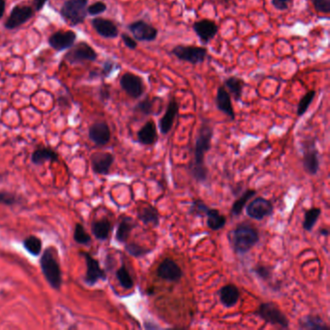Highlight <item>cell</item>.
Here are the masks:
<instances>
[{
	"label": "cell",
	"instance_id": "1",
	"mask_svg": "<svg viewBox=\"0 0 330 330\" xmlns=\"http://www.w3.org/2000/svg\"><path fill=\"white\" fill-rule=\"evenodd\" d=\"M213 127L207 121H204L201 125L195 141L194 148V161L190 165V172L197 182L205 183L208 177L205 156L211 148V141L213 138Z\"/></svg>",
	"mask_w": 330,
	"mask_h": 330
},
{
	"label": "cell",
	"instance_id": "2",
	"mask_svg": "<svg viewBox=\"0 0 330 330\" xmlns=\"http://www.w3.org/2000/svg\"><path fill=\"white\" fill-rule=\"evenodd\" d=\"M259 241V232L247 224H240L233 232L232 243L236 254L245 255Z\"/></svg>",
	"mask_w": 330,
	"mask_h": 330
},
{
	"label": "cell",
	"instance_id": "3",
	"mask_svg": "<svg viewBox=\"0 0 330 330\" xmlns=\"http://www.w3.org/2000/svg\"><path fill=\"white\" fill-rule=\"evenodd\" d=\"M40 264L42 272L48 284L53 289H60L62 284L61 270L52 248H47L45 250L42 255Z\"/></svg>",
	"mask_w": 330,
	"mask_h": 330
},
{
	"label": "cell",
	"instance_id": "4",
	"mask_svg": "<svg viewBox=\"0 0 330 330\" xmlns=\"http://www.w3.org/2000/svg\"><path fill=\"white\" fill-rule=\"evenodd\" d=\"M87 3L88 0H66L61 7L60 14L71 25L81 24L87 16Z\"/></svg>",
	"mask_w": 330,
	"mask_h": 330
},
{
	"label": "cell",
	"instance_id": "5",
	"mask_svg": "<svg viewBox=\"0 0 330 330\" xmlns=\"http://www.w3.org/2000/svg\"><path fill=\"white\" fill-rule=\"evenodd\" d=\"M257 315L266 324L277 326L282 329H289V321L287 316L273 302L261 303L259 306Z\"/></svg>",
	"mask_w": 330,
	"mask_h": 330
},
{
	"label": "cell",
	"instance_id": "6",
	"mask_svg": "<svg viewBox=\"0 0 330 330\" xmlns=\"http://www.w3.org/2000/svg\"><path fill=\"white\" fill-rule=\"evenodd\" d=\"M171 53L181 61L188 62L193 65H198L205 62L208 51L207 47H203L178 45L171 49Z\"/></svg>",
	"mask_w": 330,
	"mask_h": 330
},
{
	"label": "cell",
	"instance_id": "7",
	"mask_svg": "<svg viewBox=\"0 0 330 330\" xmlns=\"http://www.w3.org/2000/svg\"><path fill=\"white\" fill-rule=\"evenodd\" d=\"M303 167L310 175H316L320 169V155L315 140L303 144Z\"/></svg>",
	"mask_w": 330,
	"mask_h": 330
},
{
	"label": "cell",
	"instance_id": "8",
	"mask_svg": "<svg viewBox=\"0 0 330 330\" xmlns=\"http://www.w3.org/2000/svg\"><path fill=\"white\" fill-rule=\"evenodd\" d=\"M97 56V52L88 44L81 42L70 47V50L65 55V59L71 64H77L85 61H95Z\"/></svg>",
	"mask_w": 330,
	"mask_h": 330
},
{
	"label": "cell",
	"instance_id": "9",
	"mask_svg": "<svg viewBox=\"0 0 330 330\" xmlns=\"http://www.w3.org/2000/svg\"><path fill=\"white\" fill-rule=\"evenodd\" d=\"M129 31L135 40L139 42L154 41L158 36V29L145 21H136L128 25Z\"/></svg>",
	"mask_w": 330,
	"mask_h": 330
},
{
	"label": "cell",
	"instance_id": "10",
	"mask_svg": "<svg viewBox=\"0 0 330 330\" xmlns=\"http://www.w3.org/2000/svg\"><path fill=\"white\" fill-rule=\"evenodd\" d=\"M34 15V11L29 6H20L17 5L11 11L9 18L5 23V27L7 29H15L21 25L27 23Z\"/></svg>",
	"mask_w": 330,
	"mask_h": 330
},
{
	"label": "cell",
	"instance_id": "11",
	"mask_svg": "<svg viewBox=\"0 0 330 330\" xmlns=\"http://www.w3.org/2000/svg\"><path fill=\"white\" fill-rule=\"evenodd\" d=\"M120 86L131 98L138 99L144 93V83L141 77L132 74L125 73L120 79Z\"/></svg>",
	"mask_w": 330,
	"mask_h": 330
},
{
	"label": "cell",
	"instance_id": "12",
	"mask_svg": "<svg viewBox=\"0 0 330 330\" xmlns=\"http://www.w3.org/2000/svg\"><path fill=\"white\" fill-rule=\"evenodd\" d=\"M272 212L273 206L271 202L261 197L256 198L246 207L248 216L257 221H261L265 217L270 216Z\"/></svg>",
	"mask_w": 330,
	"mask_h": 330
},
{
	"label": "cell",
	"instance_id": "13",
	"mask_svg": "<svg viewBox=\"0 0 330 330\" xmlns=\"http://www.w3.org/2000/svg\"><path fill=\"white\" fill-rule=\"evenodd\" d=\"M157 276L167 282H178L183 276L180 266L171 259H165L158 266L156 270Z\"/></svg>",
	"mask_w": 330,
	"mask_h": 330
},
{
	"label": "cell",
	"instance_id": "14",
	"mask_svg": "<svg viewBox=\"0 0 330 330\" xmlns=\"http://www.w3.org/2000/svg\"><path fill=\"white\" fill-rule=\"evenodd\" d=\"M82 256L85 259L86 262V275L85 282L89 286L95 285L99 280H107L106 272L100 267L98 260L91 257L88 253L82 252Z\"/></svg>",
	"mask_w": 330,
	"mask_h": 330
},
{
	"label": "cell",
	"instance_id": "15",
	"mask_svg": "<svg viewBox=\"0 0 330 330\" xmlns=\"http://www.w3.org/2000/svg\"><path fill=\"white\" fill-rule=\"evenodd\" d=\"M218 25L213 21L207 19L197 21L193 24V30L205 45L214 39L218 33Z\"/></svg>",
	"mask_w": 330,
	"mask_h": 330
},
{
	"label": "cell",
	"instance_id": "16",
	"mask_svg": "<svg viewBox=\"0 0 330 330\" xmlns=\"http://www.w3.org/2000/svg\"><path fill=\"white\" fill-rule=\"evenodd\" d=\"M76 39L77 35L74 31H57L48 38V44L55 50L61 51L69 49L75 44Z\"/></svg>",
	"mask_w": 330,
	"mask_h": 330
},
{
	"label": "cell",
	"instance_id": "17",
	"mask_svg": "<svg viewBox=\"0 0 330 330\" xmlns=\"http://www.w3.org/2000/svg\"><path fill=\"white\" fill-rule=\"evenodd\" d=\"M179 112V105L175 98H171L167 104L165 115L159 121L160 132L163 135H167L174 123V120Z\"/></svg>",
	"mask_w": 330,
	"mask_h": 330
},
{
	"label": "cell",
	"instance_id": "18",
	"mask_svg": "<svg viewBox=\"0 0 330 330\" xmlns=\"http://www.w3.org/2000/svg\"><path fill=\"white\" fill-rule=\"evenodd\" d=\"M216 106L220 112L228 116L232 120L236 119V114L233 107L231 94L228 92V90L225 88L224 85L219 86L217 89Z\"/></svg>",
	"mask_w": 330,
	"mask_h": 330
},
{
	"label": "cell",
	"instance_id": "19",
	"mask_svg": "<svg viewBox=\"0 0 330 330\" xmlns=\"http://www.w3.org/2000/svg\"><path fill=\"white\" fill-rule=\"evenodd\" d=\"M93 28L96 32L106 39H114L117 38L119 34L118 26L110 20L96 18L91 22Z\"/></svg>",
	"mask_w": 330,
	"mask_h": 330
},
{
	"label": "cell",
	"instance_id": "20",
	"mask_svg": "<svg viewBox=\"0 0 330 330\" xmlns=\"http://www.w3.org/2000/svg\"><path fill=\"white\" fill-rule=\"evenodd\" d=\"M115 157L109 152H98L91 158V164L94 172L97 174L106 175L110 172L112 165L114 164Z\"/></svg>",
	"mask_w": 330,
	"mask_h": 330
},
{
	"label": "cell",
	"instance_id": "21",
	"mask_svg": "<svg viewBox=\"0 0 330 330\" xmlns=\"http://www.w3.org/2000/svg\"><path fill=\"white\" fill-rule=\"evenodd\" d=\"M89 138L97 145L103 146L111 140V130L106 122L94 123L89 129Z\"/></svg>",
	"mask_w": 330,
	"mask_h": 330
},
{
	"label": "cell",
	"instance_id": "22",
	"mask_svg": "<svg viewBox=\"0 0 330 330\" xmlns=\"http://www.w3.org/2000/svg\"><path fill=\"white\" fill-rule=\"evenodd\" d=\"M220 302L226 308H232L236 306L240 297V291L238 288L233 284H228L222 287L218 291Z\"/></svg>",
	"mask_w": 330,
	"mask_h": 330
},
{
	"label": "cell",
	"instance_id": "23",
	"mask_svg": "<svg viewBox=\"0 0 330 330\" xmlns=\"http://www.w3.org/2000/svg\"><path fill=\"white\" fill-rule=\"evenodd\" d=\"M138 141L143 145H152L158 140L157 127L153 120H148L137 134Z\"/></svg>",
	"mask_w": 330,
	"mask_h": 330
},
{
	"label": "cell",
	"instance_id": "24",
	"mask_svg": "<svg viewBox=\"0 0 330 330\" xmlns=\"http://www.w3.org/2000/svg\"><path fill=\"white\" fill-rule=\"evenodd\" d=\"M138 218L145 225H152L158 227L160 224V215L156 207L150 205L141 207L138 210Z\"/></svg>",
	"mask_w": 330,
	"mask_h": 330
},
{
	"label": "cell",
	"instance_id": "25",
	"mask_svg": "<svg viewBox=\"0 0 330 330\" xmlns=\"http://www.w3.org/2000/svg\"><path fill=\"white\" fill-rule=\"evenodd\" d=\"M299 329L307 330H329L330 327L318 315H308L299 321Z\"/></svg>",
	"mask_w": 330,
	"mask_h": 330
},
{
	"label": "cell",
	"instance_id": "26",
	"mask_svg": "<svg viewBox=\"0 0 330 330\" xmlns=\"http://www.w3.org/2000/svg\"><path fill=\"white\" fill-rule=\"evenodd\" d=\"M136 227H137V223L131 217H127V216L123 217L118 227V231L116 235L117 240L120 243H126L130 236V234Z\"/></svg>",
	"mask_w": 330,
	"mask_h": 330
},
{
	"label": "cell",
	"instance_id": "27",
	"mask_svg": "<svg viewBox=\"0 0 330 330\" xmlns=\"http://www.w3.org/2000/svg\"><path fill=\"white\" fill-rule=\"evenodd\" d=\"M245 82L238 77H229L225 80L224 86L228 92L235 98L236 101H240Z\"/></svg>",
	"mask_w": 330,
	"mask_h": 330
},
{
	"label": "cell",
	"instance_id": "28",
	"mask_svg": "<svg viewBox=\"0 0 330 330\" xmlns=\"http://www.w3.org/2000/svg\"><path fill=\"white\" fill-rule=\"evenodd\" d=\"M206 216L207 217V227L211 231L216 232L222 230L226 226L227 218L223 214H221L218 209L209 208Z\"/></svg>",
	"mask_w": 330,
	"mask_h": 330
},
{
	"label": "cell",
	"instance_id": "29",
	"mask_svg": "<svg viewBox=\"0 0 330 330\" xmlns=\"http://www.w3.org/2000/svg\"><path fill=\"white\" fill-rule=\"evenodd\" d=\"M31 161L35 165H42L47 161L56 162L58 161V155L54 150L50 148L41 147L33 152L31 156Z\"/></svg>",
	"mask_w": 330,
	"mask_h": 330
},
{
	"label": "cell",
	"instance_id": "30",
	"mask_svg": "<svg viewBox=\"0 0 330 330\" xmlns=\"http://www.w3.org/2000/svg\"><path fill=\"white\" fill-rule=\"evenodd\" d=\"M91 230H92L94 236L97 239L106 240L110 236V233L112 230V224L108 219L104 218V219L93 222L91 226Z\"/></svg>",
	"mask_w": 330,
	"mask_h": 330
},
{
	"label": "cell",
	"instance_id": "31",
	"mask_svg": "<svg viewBox=\"0 0 330 330\" xmlns=\"http://www.w3.org/2000/svg\"><path fill=\"white\" fill-rule=\"evenodd\" d=\"M257 194L256 190L254 189H247L233 205L232 207V214L235 216H239L242 212V210L244 209V207H246L248 202L250 201V199H252L255 195Z\"/></svg>",
	"mask_w": 330,
	"mask_h": 330
},
{
	"label": "cell",
	"instance_id": "32",
	"mask_svg": "<svg viewBox=\"0 0 330 330\" xmlns=\"http://www.w3.org/2000/svg\"><path fill=\"white\" fill-rule=\"evenodd\" d=\"M322 214V209L318 207H313L307 210L304 214L303 220V229L307 232H311L315 227L316 223L318 222L320 216Z\"/></svg>",
	"mask_w": 330,
	"mask_h": 330
},
{
	"label": "cell",
	"instance_id": "33",
	"mask_svg": "<svg viewBox=\"0 0 330 330\" xmlns=\"http://www.w3.org/2000/svg\"><path fill=\"white\" fill-rule=\"evenodd\" d=\"M316 97V91L315 90H310L304 94V96L300 99L298 105H297V116L302 117L305 115V113L308 111L310 108L313 100Z\"/></svg>",
	"mask_w": 330,
	"mask_h": 330
},
{
	"label": "cell",
	"instance_id": "34",
	"mask_svg": "<svg viewBox=\"0 0 330 330\" xmlns=\"http://www.w3.org/2000/svg\"><path fill=\"white\" fill-rule=\"evenodd\" d=\"M117 278L121 285V287L125 289H131L134 287V280L131 277L128 269L126 268L125 264H122L118 270L117 271Z\"/></svg>",
	"mask_w": 330,
	"mask_h": 330
},
{
	"label": "cell",
	"instance_id": "35",
	"mask_svg": "<svg viewBox=\"0 0 330 330\" xmlns=\"http://www.w3.org/2000/svg\"><path fill=\"white\" fill-rule=\"evenodd\" d=\"M24 246L32 256H39L42 251V241L36 236H31L24 240Z\"/></svg>",
	"mask_w": 330,
	"mask_h": 330
},
{
	"label": "cell",
	"instance_id": "36",
	"mask_svg": "<svg viewBox=\"0 0 330 330\" xmlns=\"http://www.w3.org/2000/svg\"><path fill=\"white\" fill-rule=\"evenodd\" d=\"M155 99H150L149 97H145L143 100H141L135 108V110L144 116H151L154 112V106H155Z\"/></svg>",
	"mask_w": 330,
	"mask_h": 330
},
{
	"label": "cell",
	"instance_id": "37",
	"mask_svg": "<svg viewBox=\"0 0 330 330\" xmlns=\"http://www.w3.org/2000/svg\"><path fill=\"white\" fill-rule=\"evenodd\" d=\"M208 209H209V207L204 201H202L200 199H197V200H194L192 202L191 207L189 209V213L193 216L204 217V216L207 215Z\"/></svg>",
	"mask_w": 330,
	"mask_h": 330
},
{
	"label": "cell",
	"instance_id": "38",
	"mask_svg": "<svg viewBox=\"0 0 330 330\" xmlns=\"http://www.w3.org/2000/svg\"><path fill=\"white\" fill-rule=\"evenodd\" d=\"M125 250L127 251V253L131 256H133L134 258H141L144 257L145 255L149 254L151 252L150 249L147 248L142 247L139 244L136 243H129L125 245Z\"/></svg>",
	"mask_w": 330,
	"mask_h": 330
},
{
	"label": "cell",
	"instance_id": "39",
	"mask_svg": "<svg viewBox=\"0 0 330 330\" xmlns=\"http://www.w3.org/2000/svg\"><path fill=\"white\" fill-rule=\"evenodd\" d=\"M74 239L77 243L87 245L91 242V237L89 235L84 231L83 225L77 224L75 227V233H74Z\"/></svg>",
	"mask_w": 330,
	"mask_h": 330
},
{
	"label": "cell",
	"instance_id": "40",
	"mask_svg": "<svg viewBox=\"0 0 330 330\" xmlns=\"http://www.w3.org/2000/svg\"><path fill=\"white\" fill-rule=\"evenodd\" d=\"M253 272L259 277L263 281H268L272 277L273 273V268L267 265H262V264H258L256 265L253 269Z\"/></svg>",
	"mask_w": 330,
	"mask_h": 330
},
{
	"label": "cell",
	"instance_id": "41",
	"mask_svg": "<svg viewBox=\"0 0 330 330\" xmlns=\"http://www.w3.org/2000/svg\"><path fill=\"white\" fill-rule=\"evenodd\" d=\"M107 10V5L103 1L95 2L94 4L87 7V14L91 16H98Z\"/></svg>",
	"mask_w": 330,
	"mask_h": 330
},
{
	"label": "cell",
	"instance_id": "42",
	"mask_svg": "<svg viewBox=\"0 0 330 330\" xmlns=\"http://www.w3.org/2000/svg\"><path fill=\"white\" fill-rule=\"evenodd\" d=\"M316 11L324 14L330 13V0H311Z\"/></svg>",
	"mask_w": 330,
	"mask_h": 330
},
{
	"label": "cell",
	"instance_id": "43",
	"mask_svg": "<svg viewBox=\"0 0 330 330\" xmlns=\"http://www.w3.org/2000/svg\"><path fill=\"white\" fill-rule=\"evenodd\" d=\"M18 203V199L15 195L7 193V192H0V204L4 206H14Z\"/></svg>",
	"mask_w": 330,
	"mask_h": 330
},
{
	"label": "cell",
	"instance_id": "44",
	"mask_svg": "<svg viewBox=\"0 0 330 330\" xmlns=\"http://www.w3.org/2000/svg\"><path fill=\"white\" fill-rule=\"evenodd\" d=\"M292 0H271L272 6L278 11H286Z\"/></svg>",
	"mask_w": 330,
	"mask_h": 330
},
{
	"label": "cell",
	"instance_id": "45",
	"mask_svg": "<svg viewBox=\"0 0 330 330\" xmlns=\"http://www.w3.org/2000/svg\"><path fill=\"white\" fill-rule=\"evenodd\" d=\"M121 39L123 41L124 45L130 48V49H136L138 47V42L136 41L135 39H133L131 36H129L128 34L123 33L121 34Z\"/></svg>",
	"mask_w": 330,
	"mask_h": 330
},
{
	"label": "cell",
	"instance_id": "46",
	"mask_svg": "<svg viewBox=\"0 0 330 330\" xmlns=\"http://www.w3.org/2000/svg\"><path fill=\"white\" fill-rule=\"evenodd\" d=\"M115 69H116V64H115V62L108 60V61H106V62L104 63L102 73H103V75H104L105 77H108V76H110V75L115 71Z\"/></svg>",
	"mask_w": 330,
	"mask_h": 330
},
{
	"label": "cell",
	"instance_id": "47",
	"mask_svg": "<svg viewBox=\"0 0 330 330\" xmlns=\"http://www.w3.org/2000/svg\"><path fill=\"white\" fill-rule=\"evenodd\" d=\"M47 0H33V5H34V9L36 11H41L42 9L44 8V6L46 5Z\"/></svg>",
	"mask_w": 330,
	"mask_h": 330
},
{
	"label": "cell",
	"instance_id": "48",
	"mask_svg": "<svg viewBox=\"0 0 330 330\" xmlns=\"http://www.w3.org/2000/svg\"><path fill=\"white\" fill-rule=\"evenodd\" d=\"M5 8H6V1L0 0V19L3 17L5 13Z\"/></svg>",
	"mask_w": 330,
	"mask_h": 330
},
{
	"label": "cell",
	"instance_id": "49",
	"mask_svg": "<svg viewBox=\"0 0 330 330\" xmlns=\"http://www.w3.org/2000/svg\"><path fill=\"white\" fill-rule=\"evenodd\" d=\"M144 328L147 329V330H153V329H159L158 326L156 325H153V323L151 322H148V323H144Z\"/></svg>",
	"mask_w": 330,
	"mask_h": 330
},
{
	"label": "cell",
	"instance_id": "50",
	"mask_svg": "<svg viewBox=\"0 0 330 330\" xmlns=\"http://www.w3.org/2000/svg\"><path fill=\"white\" fill-rule=\"evenodd\" d=\"M102 98L104 99V100H107V99H109L110 98V91L108 90V89H106V90H102Z\"/></svg>",
	"mask_w": 330,
	"mask_h": 330
},
{
	"label": "cell",
	"instance_id": "51",
	"mask_svg": "<svg viewBox=\"0 0 330 330\" xmlns=\"http://www.w3.org/2000/svg\"><path fill=\"white\" fill-rule=\"evenodd\" d=\"M320 234L323 236H330V230L329 229H321L320 230Z\"/></svg>",
	"mask_w": 330,
	"mask_h": 330
}]
</instances>
